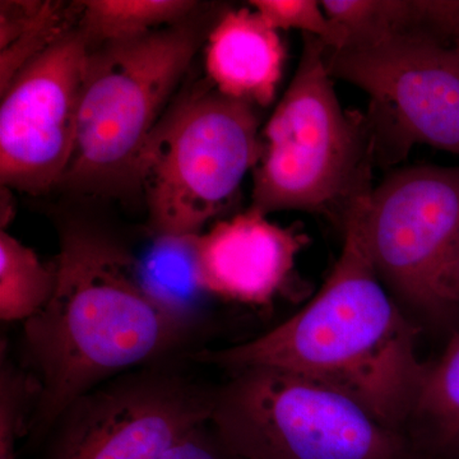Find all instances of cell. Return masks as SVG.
<instances>
[{"label": "cell", "mask_w": 459, "mask_h": 459, "mask_svg": "<svg viewBox=\"0 0 459 459\" xmlns=\"http://www.w3.org/2000/svg\"><path fill=\"white\" fill-rule=\"evenodd\" d=\"M56 272L49 303L23 323L39 388L27 430L32 443L81 395L141 365L161 364L197 329L152 300L134 256L98 230H63Z\"/></svg>", "instance_id": "cell-1"}, {"label": "cell", "mask_w": 459, "mask_h": 459, "mask_svg": "<svg viewBox=\"0 0 459 459\" xmlns=\"http://www.w3.org/2000/svg\"><path fill=\"white\" fill-rule=\"evenodd\" d=\"M343 228L333 270L300 312L255 340L189 358L231 373L272 368L309 377L351 395L380 422L401 431L428 367L418 355L419 329L377 276L356 198Z\"/></svg>", "instance_id": "cell-2"}, {"label": "cell", "mask_w": 459, "mask_h": 459, "mask_svg": "<svg viewBox=\"0 0 459 459\" xmlns=\"http://www.w3.org/2000/svg\"><path fill=\"white\" fill-rule=\"evenodd\" d=\"M325 45L305 36L285 95L264 126L255 171L253 210L343 216L369 189L370 138L364 120L341 107L325 63Z\"/></svg>", "instance_id": "cell-3"}, {"label": "cell", "mask_w": 459, "mask_h": 459, "mask_svg": "<svg viewBox=\"0 0 459 459\" xmlns=\"http://www.w3.org/2000/svg\"><path fill=\"white\" fill-rule=\"evenodd\" d=\"M186 22L91 48L74 157L62 183L84 192L137 184L151 135L199 47Z\"/></svg>", "instance_id": "cell-4"}, {"label": "cell", "mask_w": 459, "mask_h": 459, "mask_svg": "<svg viewBox=\"0 0 459 459\" xmlns=\"http://www.w3.org/2000/svg\"><path fill=\"white\" fill-rule=\"evenodd\" d=\"M211 424L241 459H412L401 431L333 386L272 368L216 388Z\"/></svg>", "instance_id": "cell-5"}, {"label": "cell", "mask_w": 459, "mask_h": 459, "mask_svg": "<svg viewBox=\"0 0 459 459\" xmlns=\"http://www.w3.org/2000/svg\"><path fill=\"white\" fill-rule=\"evenodd\" d=\"M255 107L216 89L190 93L162 117L137 169L160 237H198L262 155Z\"/></svg>", "instance_id": "cell-6"}, {"label": "cell", "mask_w": 459, "mask_h": 459, "mask_svg": "<svg viewBox=\"0 0 459 459\" xmlns=\"http://www.w3.org/2000/svg\"><path fill=\"white\" fill-rule=\"evenodd\" d=\"M356 202L380 281L422 316L452 325L459 307L443 277L459 250V166L395 171Z\"/></svg>", "instance_id": "cell-7"}, {"label": "cell", "mask_w": 459, "mask_h": 459, "mask_svg": "<svg viewBox=\"0 0 459 459\" xmlns=\"http://www.w3.org/2000/svg\"><path fill=\"white\" fill-rule=\"evenodd\" d=\"M216 388L169 367L129 371L69 404L42 459H160L212 415Z\"/></svg>", "instance_id": "cell-8"}, {"label": "cell", "mask_w": 459, "mask_h": 459, "mask_svg": "<svg viewBox=\"0 0 459 459\" xmlns=\"http://www.w3.org/2000/svg\"><path fill=\"white\" fill-rule=\"evenodd\" d=\"M332 78L370 96L402 141L459 155V49L420 20L364 47L325 50Z\"/></svg>", "instance_id": "cell-9"}, {"label": "cell", "mask_w": 459, "mask_h": 459, "mask_svg": "<svg viewBox=\"0 0 459 459\" xmlns=\"http://www.w3.org/2000/svg\"><path fill=\"white\" fill-rule=\"evenodd\" d=\"M91 45L72 30L2 91L0 179L39 195L62 183L74 157Z\"/></svg>", "instance_id": "cell-10"}, {"label": "cell", "mask_w": 459, "mask_h": 459, "mask_svg": "<svg viewBox=\"0 0 459 459\" xmlns=\"http://www.w3.org/2000/svg\"><path fill=\"white\" fill-rule=\"evenodd\" d=\"M309 238L249 208L197 238L198 282L205 294L247 305L270 304L294 271Z\"/></svg>", "instance_id": "cell-11"}, {"label": "cell", "mask_w": 459, "mask_h": 459, "mask_svg": "<svg viewBox=\"0 0 459 459\" xmlns=\"http://www.w3.org/2000/svg\"><path fill=\"white\" fill-rule=\"evenodd\" d=\"M286 49L277 30L253 8L230 11L208 38L205 69L214 89L253 107H268L276 96Z\"/></svg>", "instance_id": "cell-12"}, {"label": "cell", "mask_w": 459, "mask_h": 459, "mask_svg": "<svg viewBox=\"0 0 459 459\" xmlns=\"http://www.w3.org/2000/svg\"><path fill=\"white\" fill-rule=\"evenodd\" d=\"M198 237L156 235L152 247L135 259L138 280L150 298L197 327L199 303L205 294L198 282Z\"/></svg>", "instance_id": "cell-13"}, {"label": "cell", "mask_w": 459, "mask_h": 459, "mask_svg": "<svg viewBox=\"0 0 459 459\" xmlns=\"http://www.w3.org/2000/svg\"><path fill=\"white\" fill-rule=\"evenodd\" d=\"M434 457L459 459V329L428 365L411 418Z\"/></svg>", "instance_id": "cell-14"}, {"label": "cell", "mask_w": 459, "mask_h": 459, "mask_svg": "<svg viewBox=\"0 0 459 459\" xmlns=\"http://www.w3.org/2000/svg\"><path fill=\"white\" fill-rule=\"evenodd\" d=\"M59 2H2L0 12V91L18 72L71 32Z\"/></svg>", "instance_id": "cell-15"}, {"label": "cell", "mask_w": 459, "mask_h": 459, "mask_svg": "<svg viewBox=\"0 0 459 459\" xmlns=\"http://www.w3.org/2000/svg\"><path fill=\"white\" fill-rule=\"evenodd\" d=\"M197 8L190 0H89L80 3L78 29L93 47L186 22Z\"/></svg>", "instance_id": "cell-16"}, {"label": "cell", "mask_w": 459, "mask_h": 459, "mask_svg": "<svg viewBox=\"0 0 459 459\" xmlns=\"http://www.w3.org/2000/svg\"><path fill=\"white\" fill-rule=\"evenodd\" d=\"M56 272L5 230L0 231V318L27 322L44 309L56 290Z\"/></svg>", "instance_id": "cell-17"}, {"label": "cell", "mask_w": 459, "mask_h": 459, "mask_svg": "<svg viewBox=\"0 0 459 459\" xmlns=\"http://www.w3.org/2000/svg\"><path fill=\"white\" fill-rule=\"evenodd\" d=\"M320 4L342 33L340 50L364 47L419 21L418 2L407 0H325Z\"/></svg>", "instance_id": "cell-18"}, {"label": "cell", "mask_w": 459, "mask_h": 459, "mask_svg": "<svg viewBox=\"0 0 459 459\" xmlns=\"http://www.w3.org/2000/svg\"><path fill=\"white\" fill-rule=\"evenodd\" d=\"M38 383L31 374L2 365L0 374V459H16V444L26 437Z\"/></svg>", "instance_id": "cell-19"}, {"label": "cell", "mask_w": 459, "mask_h": 459, "mask_svg": "<svg viewBox=\"0 0 459 459\" xmlns=\"http://www.w3.org/2000/svg\"><path fill=\"white\" fill-rule=\"evenodd\" d=\"M255 9L272 27L277 30H300L305 36L319 39L329 50L343 47L342 33L323 11L316 0H250Z\"/></svg>", "instance_id": "cell-20"}, {"label": "cell", "mask_w": 459, "mask_h": 459, "mask_svg": "<svg viewBox=\"0 0 459 459\" xmlns=\"http://www.w3.org/2000/svg\"><path fill=\"white\" fill-rule=\"evenodd\" d=\"M160 459H241L223 443L211 421L184 434Z\"/></svg>", "instance_id": "cell-21"}, {"label": "cell", "mask_w": 459, "mask_h": 459, "mask_svg": "<svg viewBox=\"0 0 459 459\" xmlns=\"http://www.w3.org/2000/svg\"><path fill=\"white\" fill-rule=\"evenodd\" d=\"M420 20L459 49V0H420Z\"/></svg>", "instance_id": "cell-22"}, {"label": "cell", "mask_w": 459, "mask_h": 459, "mask_svg": "<svg viewBox=\"0 0 459 459\" xmlns=\"http://www.w3.org/2000/svg\"><path fill=\"white\" fill-rule=\"evenodd\" d=\"M443 290L446 299L459 307V250L444 273Z\"/></svg>", "instance_id": "cell-23"}]
</instances>
